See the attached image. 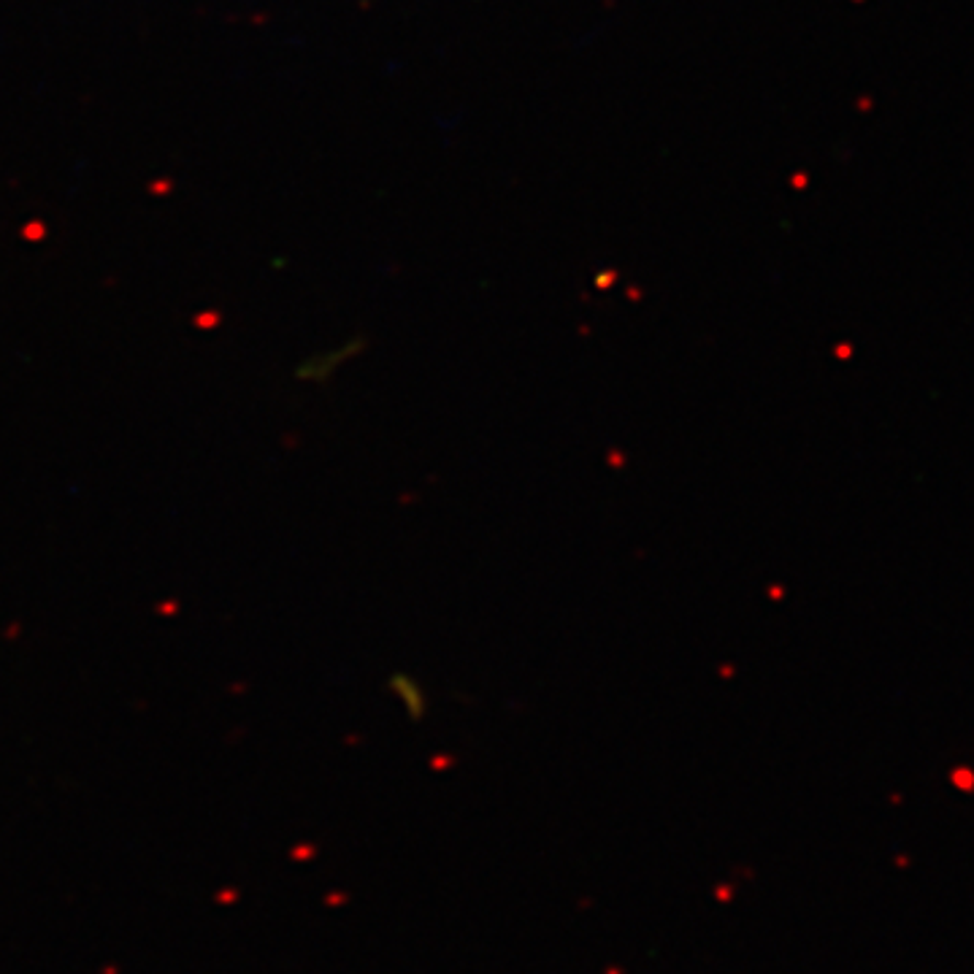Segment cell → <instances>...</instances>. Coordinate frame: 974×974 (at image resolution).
Instances as JSON below:
<instances>
[{
  "mask_svg": "<svg viewBox=\"0 0 974 974\" xmlns=\"http://www.w3.org/2000/svg\"><path fill=\"white\" fill-rule=\"evenodd\" d=\"M360 349L363 347L355 342V344H342V347H328V349H323V352H314L312 358H306L301 363L299 377L303 379V382H312V384L331 382V379H334L338 371L344 369V363H349V360H352Z\"/></svg>",
  "mask_w": 974,
  "mask_h": 974,
  "instance_id": "1",
  "label": "cell"
},
{
  "mask_svg": "<svg viewBox=\"0 0 974 974\" xmlns=\"http://www.w3.org/2000/svg\"><path fill=\"white\" fill-rule=\"evenodd\" d=\"M390 693L395 696V702L404 707V713L419 720L428 709V696H425L423 685L410 674H393L390 676Z\"/></svg>",
  "mask_w": 974,
  "mask_h": 974,
  "instance_id": "2",
  "label": "cell"
}]
</instances>
